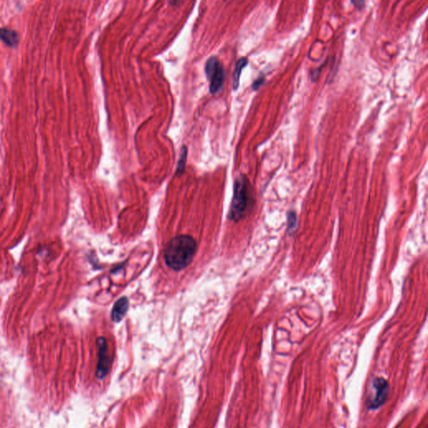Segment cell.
I'll list each match as a JSON object with an SVG mask.
<instances>
[{
    "mask_svg": "<svg viewBox=\"0 0 428 428\" xmlns=\"http://www.w3.org/2000/svg\"><path fill=\"white\" fill-rule=\"evenodd\" d=\"M197 250V241L191 235H178L170 240L166 246L165 263L170 269L181 271L191 264Z\"/></svg>",
    "mask_w": 428,
    "mask_h": 428,
    "instance_id": "obj_1",
    "label": "cell"
},
{
    "mask_svg": "<svg viewBox=\"0 0 428 428\" xmlns=\"http://www.w3.org/2000/svg\"><path fill=\"white\" fill-rule=\"evenodd\" d=\"M252 192L248 178L241 174L235 179L234 186V197L232 199L229 218L234 222H238L243 218L252 204Z\"/></svg>",
    "mask_w": 428,
    "mask_h": 428,
    "instance_id": "obj_2",
    "label": "cell"
},
{
    "mask_svg": "<svg viewBox=\"0 0 428 428\" xmlns=\"http://www.w3.org/2000/svg\"><path fill=\"white\" fill-rule=\"evenodd\" d=\"M205 74L210 82L211 94L220 92L224 87V69L217 57L212 56L207 59L205 65Z\"/></svg>",
    "mask_w": 428,
    "mask_h": 428,
    "instance_id": "obj_3",
    "label": "cell"
},
{
    "mask_svg": "<svg viewBox=\"0 0 428 428\" xmlns=\"http://www.w3.org/2000/svg\"><path fill=\"white\" fill-rule=\"evenodd\" d=\"M373 396L367 400V407L371 410L377 409L385 403L389 394V383L383 377H377L372 381Z\"/></svg>",
    "mask_w": 428,
    "mask_h": 428,
    "instance_id": "obj_4",
    "label": "cell"
},
{
    "mask_svg": "<svg viewBox=\"0 0 428 428\" xmlns=\"http://www.w3.org/2000/svg\"><path fill=\"white\" fill-rule=\"evenodd\" d=\"M98 350V364L95 376L99 380H103L110 372L111 359L108 350L107 341L104 337H99L96 340Z\"/></svg>",
    "mask_w": 428,
    "mask_h": 428,
    "instance_id": "obj_5",
    "label": "cell"
},
{
    "mask_svg": "<svg viewBox=\"0 0 428 428\" xmlns=\"http://www.w3.org/2000/svg\"><path fill=\"white\" fill-rule=\"evenodd\" d=\"M129 309V300L127 297H121L114 304L111 310V320L113 322H120L123 320Z\"/></svg>",
    "mask_w": 428,
    "mask_h": 428,
    "instance_id": "obj_6",
    "label": "cell"
},
{
    "mask_svg": "<svg viewBox=\"0 0 428 428\" xmlns=\"http://www.w3.org/2000/svg\"><path fill=\"white\" fill-rule=\"evenodd\" d=\"M0 41L10 48H16L19 43V34L8 28H0Z\"/></svg>",
    "mask_w": 428,
    "mask_h": 428,
    "instance_id": "obj_7",
    "label": "cell"
},
{
    "mask_svg": "<svg viewBox=\"0 0 428 428\" xmlns=\"http://www.w3.org/2000/svg\"><path fill=\"white\" fill-rule=\"evenodd\" d=\"M247 65H248V59H246V58H241L238 61L235 71H234V75H233V89L235 90V91H237L238 89L241 73H242V70L244 69V67Z\"/></svg>",
    "mask_w": 428,
    "mask_h": 428,
    "instance_id": "obj_8",
    "label": "cell"
},
{
    "mask_svg": "<svg viewBox=\"0 0 428 428\" xmlns=\"http://www.w3.org/2000/svg\"><path fill=\"white\" fill-rule=\"evenodd\" d=\"M187 157H188V148L186 145H183L181 149L180 156L178 158V165H177V172H176L177 175H182L184 172L186 166Z\"/></svg>",
    "mask_w": 428,
    "mask_h": 428,
    "instance_id": "obj_9",
    "label": "cell"
},
{
    "mask_svg": "<svg viewBox=\"0 0 428 428\" xmlns=\"http://www.w3.org/2000/svg\"><path fill=\"white\" fill-rule=\"evenodd\" d=\"M288 218H287V230L289 234H293V232L295 231L297 227V215L295 212L293 211H289L288 214Z\"/></svg>",
    "mask_w": 428,
    "mask_h": 428,
    "instance_id": "obj_10",
    "label": "cell"
},
{
    "mask_svg": "<svg viewBox=\"0 0 428 428\" xmlns=\"http://www.w3.org/2000/svg\"><path fill=\"white\" fill-rule=\"evenodd\" d=\"M264 78L263 77H259V79H257L253 84V90H258L259 87H261L262 84L264 83Z\"/></svg>",
    "mask_w": 428,
    "mask_h": 428,
    "instance_id": "obj_11",
    "label": "cell"
}]
</instances>
